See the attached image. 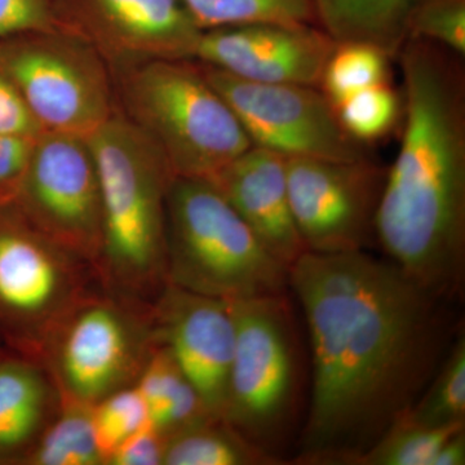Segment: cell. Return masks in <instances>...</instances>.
<instances>
[{
	"label": "cell",
	"mask_w": 465,
	"mask_h": 465,
	"mask_svg": "<svg viewBox=\"0 0 465 465\" xmlns=\"http://www.w3.org/2000/svg\"><path fill=\"white\" fill-rule=\"evenodd\" d=\"M198 64L237 115L253 146L272 150L284 158H369L365 145L342 128L335 106L320 87L244 81Z\"/></svg>",
	"instance_id": "8fae6325"
},
{
	"label": "cell",
	"mask_w": 465,
	"mask_h": 465,
	"mask_svg": "<svg viewBox=\"0 0 465 465\" xmlns=\"http://www.w3.org/2000/svg\"><path fill=\"white\" fill-rule=\"evenodd\" d=\"M335 45L317 25L250 24L203 32L195 61L244 81L318 87Z\"/></svg>",
	"instance_id": "9a60e30c"
},
{
	"label": "cell",
	"mask_w": 465,
	"mask_h": 465,
	"mask_svg": "<svg viewBox=\"0 0 465 465\" xmlns=\"http://www.w3.org/2000/svg\"><path fill=\"white\" fill-rule=\"evenodd\" d=\"M397 57L405 124L385 174L376 243L407 277L450 302L465 275L464 56L409 39Z\"/></svg>",
	"instance_id": "7a4b0ae2"
},
{
	"label": "cell",
	"mask_w": 465,
	"mask_h": 465,
	"mask_svg": "<svg viewBox=\"0 0 465 465\" xmlns=\"http://www.w3.org/2000/svg\"><path fill=\"white\" fill-rule=\"evenodd\" d=\"M167 283L211 298L283 296L289 266L275 259L215 183L174 176L166 201Z\"/></svg>",
	"instance_id": "5b68a950"
},
{
	"label": "cell",
	"mask_w": 465,
	"mask_h": 465,
	"mask_svg": "<svg viewBox=\"0 0 465 465\" xmlns=\"http://www.w3.org/2000/svg\"><path fill=\"white\" fill-rule=\"evenodd\" d=\"M166 437L155 430L152 421L124 440L112 457L108 465H163Z\"/></svg>",
	"instance_id": "1f68e13d"
},
{
	"label": "cell",
	"mask_w": 465,
	"mask_h": 465,
	"mask_svg": "<svg viewBox=\"0 0 465 465\" xmlns=\"http://www.w3.org/2000/svg\"><path fill=\"white\" fill-rule=\"evenodd\" d=\"M202 32L250 25H316L311 0H182Z\"/></svg>",
	"instance_id": "7402d4cb"
},
{
	"label": "cell",
	"mask_w": 465,
	"mask_h": 465,
	"mask_svg": "<svg viewBox=\"0 0 465 465\" xmlns=\"http://www.w3.org/2000/svg\"><path fill=\"white\" fill-rule=\"evenodd\" d=\"M92 420L97 446L108 463L115 449L150 423L148 406L134 385L122 388L92 405Z\"/></svg>",
	"instance_id": "4316f807"
},
{
	"label": "cell",
	"mask_w": 465,
	"mask_h": 465,
	"mask_svg": "<svg viewBox=\"0 0 465 465\" xmlns=\"http://www.w3.org/2000/svg\"><path fill=\"white\" fill-rule=\"evenodd\" d=\"M465 464V427L452 433L440 445L430 465H464Z\"/></svg>",
	"instance_id": "d6a6232c"
},
{
	"label": "cell",
	"mask_w": 465,
	"mask_h": 465,
	"mask_svg": "<svg viewBox=\"0 0 465 465\" xmlns=\"http://www.w3.org/2000/svg\"><path fill=\"white\" fill-rule=\"evenodd\" d=\"M335 109L349 136L365 145L381 139L394 127L402 99L388 82H382L358 92Z\"/></svg>",
	"instance_id": "484cf974"
},
{
	"label": "cell",
	"mask_w": 465,
	"mask_h": 465,
	"mask_svg": "<svg viewBox=\"0 0 465 465\" xmlns=\"http://www.w3.org/2000/svg\"><path fill=\"white\" fill-rule=\"evenodd\" d=\"M116 108L164 155L174 176L213 179L252 146L195 60L113 70Z\"/></svg>",
	"instance_id": "277c9868"
},
{
	"label": "cell",
	"mask_w": 465,
	"mask_h": 465,
	"mask_svg": "<svg viewBox=\"0 0 465 465\" xmlns=\"http://www.w3.org/2000/svg\"><path fill=\"white\" fill-rule=\"evenodd\" d=\"M52 16L112 72L146 61L195 60L203 34L182 0H52Z\"/></svg>",
	"instance_id": "4fadbf2b"
},
{
	"label": "cell",
	"mask_w": 465,
	"mask_h": 465,
	"mask_svg": "<svg viewBox=\"0 0 465 465\" xmlns=\"http://www.w3.org/2000/svg\"><path fill=\"white\" fill-rule=\"evenodd\" d=\"M155 342L153 304L100 287L64 317L41 365L58 399L94 405L134 384Z\"/></svg>",
	"instance_id": "52a82bcc"
},
{
	"label": "cell",
	"mask_w": 465,
	"mask_h": 465,
	"mask_svg": "<svg viewBox=\"0 0 465 465\" xmlns=\"http://www.w3.org/2000/svg\"><path fill=\"white\" fill-rule=\"evenodd\" d=\"M103 287L90 262L0 204V348L41 365L48 339L88 293Z\"/></svg>",
	"instance_id": "8992f818"
},
{
	"label": "cell",
	"mask_w": 465,
	"mask_h": 465,
	"mask_svg": "<svg viewBox=\"0 0 465 465\" xmlns=\"http://www.w3.org/2000/svg\"><path fill=\"white\" fill-rule=\"evenodd\" d=\"M3 351H5V349L0 348V353H2Z\"/></svg>",
	"instance_id": "836d02e7"
},
{
	"label": "cell",
	"mask_w": 465,
	"mask_h": 465,
	"mask_svg": "<svg viewBox=\"0 0 465 465\" xmlns=\"http://www.w3.org/2000/svg\"><path fill=\"white\" fill-rule=\"evenodd\" d=\"M278 460L215 419L168 437L163 465H273Z\"/></svg>",
	"instance_id": "ffe728a7"
},
{
	"label": "cell",
	"mask_w": 465,
	"mask_h": 465,
	"mask_svg": "<svg viewBox=\"0 0 465 465\" xmlns=\"http://www.w3.org/2000/svg\"><path fill=\"white\" fill-rule=\"evenodd\" d=\"M36 137L0 134V204L16 200Z\"/></svg>",
	"instance_id": "f1b7e54d"
},
{
	"label": "cell",
	"mask_w": 465,
	"mask_h": 465,
	"mask_svg": "<svg viewBox=\"0 0 465 465\" xmlns=\"http://www.w3.org/2000/svg\"><path fill=\"white\" fill-rule=\"evenodd\" d=\"M208 180L275 259L290 269L307 252L291 208L283 155L252 145Z\"/></svg>",
	"instance_id": "2e32d148"
},
{
	"label": "cell",
	"mask_w": 465,
	"mask_h": 465,
	"mask_svg": "<svg viewBox=\"0 0 465 465\" xmlns=\"http://www.w3.org/2000/svg\"><path fill=\"white\" fill-rule=\"evenodd\" d=\"M311 339V409L300 460L356 464L440 365L442 302L366 251L307 252L289 271Z\"/></svg>",
	"instance_id": "6da1fadb"
},
{
	"label": "cell",
	"mask_w": 465,
	"mask_h": 465,
	"mask_svg": "<svg viewBox=\"0 0 465 465\" xmlns=\"http://www.w3.org/2000/svg\"><path fill=\"white\" fill-rule=\"evenodd\" d=\"M60 399L35 361L0 353V465H21L57 412Z\"/></svg>",
	"instance_id": "e0dca14e"
},
{
	"label": "cell",
	"mask_w": 465,
	"mask_h": 465,
	"mask_svg": "<svg viewBox=\"0 0 465 465\" xmlns=\"http://www.w3.org/2000/svg\"><path fill=\"white\" fill-rule=\"evenodd\" d=\"M54 26L52 0H0V41L15 34Z\"/></svg>",
	"instance_id": "f546056e"
},
{
	"label": "cell",
	"mask_w": 465,
	"mask_h": 465,
	"mask_svg": "<svg viewBox=\"0 0 465 465\" xmlns=\"http://www.w3.org/2000/svg\"><path fill=\"white\" fill-rule=\"evenodd\" d=\"M42 133L17 85L0 66V134L34 137Z\"/></svg>",
	"instance_id": "4dcf8cb0"
},
{
	"label": "cell",
	"mask_w": 465,
	"mask_h": 465,
	"mask_svg": "<svg viewBox=\"0 0 465 465\" xmlns=\"http://www.w3.org/2000/svg\"><path fill=\"white\" fill-rule=\"evenodd\" d=\"M390 60L381 48L366 43H336L318 87L336 108L358 92L388 82Z\"/></svg>",
	"instance_id": "cb8c5ba5"
},
{
	"label": "cell",
	"mask_w": 465,
	"mask_h": 465,
	"mask_svg": "<svg viewBox=\"0 0 465 465\" xmlns=\"http://www.w3.org/2000/svg\"><path fill=\"white\" fill-rule=\"evenodd\" d=\"M409 39L434 43L465 56V0H421L410 18Z\"/></svg>",
	"instance_id": "83f0119b"
},
{
	"label": "cell",
	"mask_w": 465,
	"mask_h": 465,
	"mask_svg": "<svg viewBox=\"0 0 465 465\" xmlns=\"http://www.w3.org/2000/svg\"><path fill=\"white\" fill-rule=\"evenodd\" d=\"M412 423L440 428L465 423V338L460 335L405 415Z\"/></svg>",
	"instance_id": "603a6c76"
},
{
	"label": "cell",
	"mask_w": 465,
	"mask_h": 465,
	"mask_svg": "<svg viewBox=\"0 0 465 465\" xmlns=\"http://www.w3.org/2000/svg\"><path fill=\"white\" fill-rule=\"evenodd\" d=\"M134 385L148 406L150 421L166 439L216 419L171 351L159 342L150 351Z\"/></svg>",
	"instance_id": "d6986e66"
},
{
	"label": "cell",
	"mask_w": 465,
	"mask_h": 465,
	"mask_svg": "<svg viewBox=\"0 0 465 465\" xmlns=\"http://www.w3.org/2000/svg\"><path fill=\"white\" fill-rule=\"evenodd\" d=\"M87 140L103 204L97 277L110 292L152 305L167 284L166 201L174 174L119 112Z\"/></svg>",
	"instance_id": "3957f363"
},
{
	"label": "cell",
	"mask_w": 465,
	"mask_h": 465,
	"mask_svg": "<svg viewBox=\"0 0 465 465\" xmlns=\"http://www.w3.org/2000/svg\"><path fill=\"white\" fill-rule=\"evenodd\" d=\"M316 25L335 43L358 42L397 57L421 0H311Z\"/></svg>",
	"instance_id": "ac0fdd59"
},
{
	"label": "cell",
	"mask_w": 465,
	"mask_h": 465,
	"mask_svg": "<svg viewBox=\"0 0 465 465\" xmlns=\"http://www.w3.org/2000/svg\"><path fill=\"white\" fill-rule=\"evenodd\" d=\"M42 234L96 271L103 242V204L87 137L43 131L14 202Z\"/></svg>",
	"instance_id": "30bf717a"
},
{
	"label": "cell",
	"mask_w": 465,
	"mask_h": 465,
	"mask_svg": "<svg viewBox=\"0 0 465 465\" xmlns=\"http://www.w3.org/2000/svg\"><path fill=\"white\" fill-rule=\"evenodd\" d=\"M232 305L235 345L223 420L272 452L292 410L298 379L284 296L235 300Z\"/></svg>",
	"instance_id": "9c48e42d"
},
{
	"label": "cell",
	"mask_w": 465,
	"mask_h": 465,
	"mask_svg": "<svg viewBox=\"0 0 465 465\" xmlns=\"http://www.w3.org/2000/svg\"><path fill=\"white\" fill-rule=\"evenodd\" d=\"M465 423L430 428L401 416L356 461L358 465H430L440 445Z\"/></svg>",
	"instance_id": "d4e9b609"
},
{
	"label": "cell",
	"mask_w": 465,
	"mask_h": 465,
	"mask_svg": "<svg viewBox=\"0 0 465 465\" xmlns=\"http://www.w3.org/2000/svg\"><path fill=\"white\" fill-rule=\"evenodd\" d=\"M155 341L177 365L216 419L224 415L235 345L232 302L167 283L153 302Z\"/></svg>",
	"instance_id": "5bb4252c"
},
{
	"label": "cell",
	"mask_w": 465,
	"mask_h": 465,
	"mask_svg": "<svg viewBox=\"0 0 465 465\" xmlns=\"http://www.w3.org/2000/svg\"><path fill=\"white\" fill-rule=\"evenodd\" d=\"M0 66L43 131L87 137L118 112L108 64L56 26L2 39Z\"/></svg>",
	"instance_id": "ba28073f"
},
{
	"label": "cell",
	"mask_w": 465,
	"mask_h": 465,
	"mask_svg": "<svg viewBox=\"0 0 465 465\" xmlns=\"http://www.w3.org/2000/svg\"><path fill=\"white\" fill-rule=\"evenodd\" d=\"M92 405L60 400L57 412L21 465H103Z\"/></svg>",
	"instance_id": "44dd1931"
},
{
	"label": "cell",
	"mask_w": 465,
	"mask_h": 465,
	"mask_svg": "<svg viewBox=\"0 0 465 465\" xmlns=\"http://www.w3.org/2000/svg\"><path fill=\"white\" fill-rule=\"evenodd\" d=\"M291 208L307 251L342 253L376 243L387 168L371 158H286Z\"/></svg>",
	"instance_id": "7c38bea8"
}]
</instances>
